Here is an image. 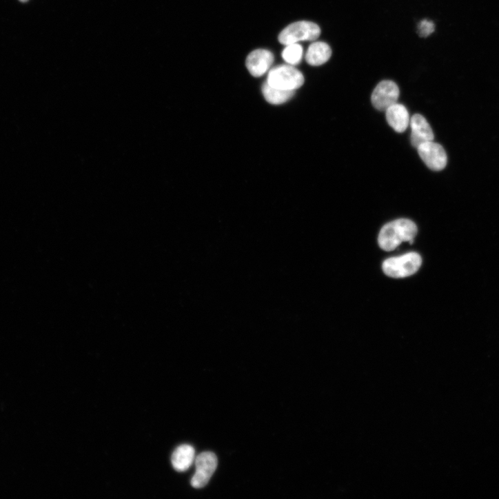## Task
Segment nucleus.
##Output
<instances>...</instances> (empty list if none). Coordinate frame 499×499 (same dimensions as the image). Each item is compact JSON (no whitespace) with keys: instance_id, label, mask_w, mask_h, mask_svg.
Masks as SVG:
<instances>
[{"instance_id":"obj_6","label":"nucleus","mask_w":499,"mask_h":499,"mask_svg":"<svg viewBox=\"0 0 499 499\" xmlns=\"http://www.w3.org/2000/svg\"><path fill=\"white\" fill-rule=\"evenodd\" d=\"M195 465L196 473L191 480V485L196 489L203 488L207 485L217 468V457L212 452L202 453L196 458Z\"/></svg>"},{"instance_id":"obj_11","label":"nucleus","mask_w":499,"mask_h":499,"mask_svg":"<svg viewBox=\"0 0 499 499\" xmlns=\"http://www.w3.org/2000/svg\"><path fill=\"white\" fill-rule=\"evenodd\" d=\"M195 459V449L189 445L179 446L173 453L172 463L174 469L179 472L188 470Z\"/></svg>"},{"instance_id":"obj_2","label":"nucleus","mask_w":499,"mask_h":499,"mask_svg":"<svg viewBox=\"0 0 499 499\" xmlns=\"http://www.w3.org/2000/svg\"><path fill=\"white\" fill-rule=\"evenodd\" d=\"M267 83L274 88L295 91L304 84L305 77L293 65H281L269 71Z\"/></svg>"},{"instance_id":"obj_4","label":"nucleus","mask_w":499,"mask_h":499,"mask_svg":"<svg viewBox=\"0 0 499 499\" xmlns=\"http://www.w3.org/2000/svg\"><path fill=\"white\" fill-rule=\"evenodd\" d=\"M321 30L319 26L308 21H300L287 27L279 35V42L285 45L301 41H314L319 38Z\"/></svg>"},{"instance_id":"obj_1","label":"nucleus","mask_w":499,"mask_h":499,"mask_svg":"<svg viewBox=\"0 0 499 499\" xmlns=\"http://www.w3.org/2000/svg\"><path fill=\"white\" fill-rule=\"evenodd\" d=\"M418 227L416 223L407 218H400L386 224L379 234V245L385 252H393L403 242H414Z\"/></svg>"},{"instance_id":"obj_13","label":"nucleus","mask_w":499,"mask_h":499,"mask_svg":"<svg viewBox=\"0 0 499 499\" xmlns=\"http://www.w3.org/2000/svg\"><path fill=\"white\" fill-rule=\"evenodd\" d=\"M263 93L269 103L280 105L290 100L294 96L295 91L274 88L266 82L263 86Z\"/></svg>"},{"instance_id":"obj_16","label":"nucleus","mask_w":499,"mask_h":499,"mask_svg":"<svg viewBox=\"0 0 499 499\" xmlns=\"http://www.w3.org/2000/svg\"><path fill=\"white\" fill-rule=\"evenodd\" d=\"M20 1H21V2H26V1H28V0H20Z\"/></svg>"},{"instance_id":"obj_8","label":"nucleus","mask_w":499,"mask_h":499,"mask_svg":"<svg viewBox=\"0 0 499 499\" xmlns=\"http://www.w3.org/2000/svg\"><path fill=\"white\" fill-rule=\"evenodd\" d=\"M274 61V56L270 51L257 50L247 56L245 65L252 76L261 77L269 70Z\"/></svg>"},{"instance_id":"obj_10","label":"nucleus","mask_w":499,"mask_h":499,"mask_svg":"<svg viewBox=\"0 0 499 499\" xmlns=\"http://www.w3.org/2000/svg\"><path fill=\"white\" fill-rule=\"evenodd\" d=\"M387 120L390 126L399 134L404 133L410 125V115L403 104L396 103L386 110Z\"/></svg>"},{"instance_id":"obj_3","label":"nucleus","mask_w":499,"mask_h":499,"mask_svg":"<svg viewBox=\"0 0 499 499\" xmlns=\"http://www.w3.org/2000/svg\"><path fill=\"white\" fill-rule=\"evenodd\" d=\"M421 265L420 256L416 253H409L400 257L387 260L383 268L388 276L403 278L415 274Z\"/></svg>"},{"instance_id":"obj_12","label":"nucleus","mask_w":499,"mask_h":499,"mask_svg":"<svg viewBox=\"0 0 499 499\" xmlns=\"http://www.w3.org/2000/svg\"><path fill=\"white\" fill-rule=\"evenodd\" d=\"M332 54V49L328 44L323 42H315L309 47L305 59L310 65L320 66L329 60Z\"/></svg>"},{"instance_id":"obj_7","label":"nucleus","mask_w":499,"mask_h":499,"mask_svg":"<svg viewBox=\"0 0 499 499\" xmlns=\"http://www.w3.org/2000/svg\"><path fill=\"white\" fill-rule=\"evenodd\" d=\"M420 157L431 170H443L447 164V155L444 148L434 141L425 143L417 149Z\"/></svg>"},{"instance_id":"obj_9","label":"nucleus","mask_w":499,"mask_h":499,"mask_svg":"<svg viewBox=\"0 0 499 499\" xmlns=\"http://www.w3.org/2000/svg\"><path fill=\"white\" fill-rule=\"evenodd\" d=\"M411 128V143L418 149L422 144L434 141V134L430 124L424 116L420 114H414L410 121Z\"/></svg>"},{"instance_id":"obj_15","label":"nucleus","mask_w":499,"mask_h":499,"mask_svg":"<svg viewBox=\"0 0 499 499\" xmlns=\"http://www.w3.org/2000/svg\"><path fill=\"white\" fill-rule=\"evenodd\" d=\"M435 31V25L433 22L424 20L418 25V34L420 37L426 38Z\"/></svg>"},{"instance_id":"obj_14","label":"nucleus","mask_w":499,"mask_h":499,"mask_svg":"<svg viewBox=\"0 0 499 499\" xmlns=\"http://www.w3.org/2000/svg\"><path fill=\"white\" fill-rule=\"evenodd\" d=\"M303 55V47L298 43L287 45L283 52V59L291 65H298L301 62Z\"/></svg>"},{"instance_id":"obj_5","label":"nucleus","mask_w":499,"mask_h":499,"mask_svg":"<svg viewBox=\"0 0 499 499\" xmlns=\"http://www.w3.org/2000/svg\"><path fill=\"white\" fill-rule=\"evenodd\" d=\"M400 88L393 81H381L372 92L371 101L374 108L386 111L389 107L398 103Z\"/></svg>"}]
</instances>
